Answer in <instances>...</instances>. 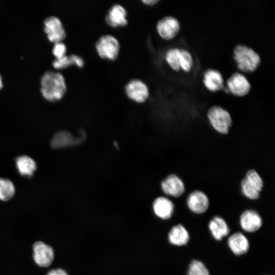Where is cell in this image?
Here are the masks:
<instances>
[{
  "label": "cell",
  "instance_id": "ba28073f",
  "mask_svg": "<svg viewBox=\"0 0 275 275\" xmlns=\"http://www.w3.org/2000/svg\"><path fill=\"white\" fill-rule=\"evenodd\" d=\"M185 202L189 210L197 214L206 212L210 203L207 194L199 189H195L189 192L186 197Z\"/></svg>",
  "mask_w": 275,
  "mask_h": 275
},
{
  "label": "cell",
  "instance_id": "277c9868",
  "mask_svg": "<svg viewBox=\"0 0 275 275\" xmlns=\"http://www.w3.org/2000/svg\"><path fill=\"white\" fill-rule=\"evenodd\" d=\"M95 46L100 58L111 61L118 58L121 48L119 40L110 34L101 36L96 42Z\"/></svg>",
  "mask_w": 275,
  "mask_h": 275
},
{
  "label": "cell",
  "instance_id": "f546056e",
  "mask_svg": "<svg viewBox=\"0 0 275 275\" xmlns=\"http://www.w3.org/2000/svg\"><path fill=\"white\" fill-rule=\"evenodd\" d=\"M159 2H160L159 0H142V2L144 5L148 6H152L155 5Z\"/></svg>",
  "mask_w": 275,
  "mask_h": 275
},
{
  "label": "cell",
  "instance_id": "484cf974",
  "mask_svg": "<svg viewBox=\"0 0 275 275\" xmlns=\"http://www.w3.org/2000/svg\"><path fill=\"white\" fill-rule=\"evenodd\" d=\"M194 60L191 53L186 49H180V69L189 72L193 66Z\"/></svg>",
  "mask_w": 275,
  "mask_h": 275
},
{
  "label": "cell",
  "instance_id": "52a82bcc",
  "mask_svg": "<svg viewBox=\"0 0 275 275\" xmlns=\"http://www.w3.org/2000/svg\"><path fill=\"white\" fill-rule=\"evenodd\" d=\"M124 91L128 98L139 103L145 102L150 95L147 85L138 78L129 80L125 86Z\"/></svg>",
  "mask_w": 275,
  "mask_h": 275
},
{
  "label": "cell",
  "instance_id": "ffe728a7",
  "mask_svg": "<svg viewBox=\"0 0 275 275\" xmlns=\"http://www.w3.org/2000/svg\"><path fill=\"white\" fill-rule=\"evenodd\" d=\"M209 228L213 237L220 240L229 233L226 221L219 216H214L209 222Z\"/></svg>",
  "mask_w": 275,
  "mask_h": 275
},
{
  "label": "cell",
  "instance_id": "e0dca14e",
  "mask_svg": "<svg viewBox=\"0 0 275 275\" xmlns=\"http://www.w3.org/2000/svg\"><path fill=\"white\" fill-rule=\"evenodd\" d=\"M228 244L232 252L236 255L246 253L249 248L248 239L240 232L231 235L228 239Z\"/></svg>",
  "mask_w": 275,
  "mask_h": 275
},
{
  "label": "cell",
  "instance_id": "5bb4252c",
  "mask_svg": "<svg viewBox=\"0 0 275 275\" xmlns=\"http://www.w3.org/2000/svg\"><path fill=\"white\" fill-rule=\"evenodd\" d=\"M153 209L157 217L162 219H168L174 213L175 205L169 197L159 196L153 202Z\"/></svg>",
  "mask_w": 275,
  "mask_h": 275
},
{
  "label": "cell",
  "instance_id": "3957f363",
  "mask_svg": "<svg viewBox=\"0 0 275 275\" xmlns=\"http://www.w3.org/2000/svg\"><path fill=\"white\" fill-rule=\"evenodd\" d=\"M233 58L238 68L244 72L255 71L261 63L259 54L253 48L245 45H238L233 50Z\"/></svg>",
  "mask_w": 275,
  "mask_h": 275
},
{
  "label": "cell",
  "instance_id": "6da1fadb",
  "mask_svg": "<svg viewBox=\"0 0 275 275\" xmlns=\"http://www.w3.org/2000/svg\"><path fill=\"white\" fill-rule=\"evenodd\" d=\"M40 83L41 95L49 102L59 101L67 92L64 76L58 72L46 71L42 75Z\"/></svg>",
  "mask_w": 275,
  "mask_h": 275
},
{
  "label": "cell",
  "instance_id": "83f0119b",
  "mask_svg": "<svg viewBox=\"0 0 275 275\" xmlns=\"http://www.w3.org/2000/svg\"><path fill=\"white\" fill-rule=\"evenodd\" d=\"M67 48L63 42L54 43L52 49V53L55 59H60L66 55Z\"/></svg>",
  "mask_w": 275,
  "mask_h": 275
},
{
  "label": "cell",
  "instance_id": "7a4b0ae2",
  "mask_svg": "<svg viewBox=\"0 0 275 275\" xmlns=\"http://www.w3.org/2000/svg\"><path fill=\"white\" fill-rule=\"evenodd\" d=\"M206 116L212 128L217 133L226 135L232 125L233 119L230 112L219 105L209 108Z\"/></svg>",
  "mask_w": 275,
  "mask_h": 275
},
{
  "label": "cell",
  "instance_id": "cb8c5ba5",
  "mask_svg": "<svg viewBox=\"0 0 275 275\" xmlns=\"http://www.w3.org/2000/svg\"><path fill=\"white\" fill-rule=\"evenodd\" d=\"M15 192L14 185L11 180L0 178V200H9L14 196Z\"/></svg>",
  "mask_w": 275,
  "mask_h": 275
},
{
  "label": "cell",
  "instance_id": "8fae6325",
  "mask_svg": "<svg viewBox=\"0 0 275 275\" xmlns=\"http://www.w3.org/2000/svg\"><path fill=\"white\" fill-rule=\"evenodd\" d=\"M33 258L35 263L42 267H48L54 258L52 248L42 241H37L33 245Z\"/></svg>",
  "mask_w": 275,
  "mask_h": 275
},
{
  "label": "cell",
  "instance_id": "ac0fdd59",
  "mask_svg": "<svg viewBox=\"0 0 275 275\" xmlns=\"http://www.w3.org/2000/svg\"><path fill=\"white\" fill-rule=\"evenodd\" d=\"M15 165L19 174L23 177H31L36 170L35 160L28 155H21L15 160Z\"/></svg>",
  "mask_w": 275,
  "mask_h": 275
},
{
  "label": "cell",
  "instance_id": "5b68a950",
  "mask_svg": "<svg viewBox=\"0 0 275 275\" xmlns=\"http://www.w3.org/2000/svg\"><path fill=\"white\" fill-rule=\"evenodd\" d=\"M160 188L165 196L175 199L180 198L186 191L184 181L175 173L167 175L161 180Z\"/></svg>",
  "mask_w": 275,
  "mask_h": 275
},
{
  "label": "cell",
  "instance_id": "4dcf8cb0",
  "mask_svg": "<svg viewBox=\"0 0 275 275\" xmlns=\"http://www.w3.org/2000/svg\"><path fill=\"white\" fill-rule=\"evenodd\" d=\"M3 81L2 76L0 74V90L3 88Z\"/></svg>",
  "mask_w": 275,
  "mask_h": 275
},
{
  "label": "cell",
  "instance_id": "4316f807",
  "mask_svg": "<svg viewBox=\"0 0 275 275\" xmlns=\"http://www.w3.org/2000/svg\"><path fill=\"white\" fill-rule=\"evenodd\" d=\"M187 275H209V272L202 262L194 260L189 266Z\"/></svg>",
  "mask_w": 275,
  "mask_h": 275
},
{
  "label": "cell",
  "instance_id": "44dd1931",
  "mask_svg": "<svg viewBox=\"0 0 275 275\" xmlns=\"http://www.w3.org/2000/svg\"><path fill=\"white\" fill-rule=\"evenodd\" d=\"M168 237L171 244L178 246L186 244L189 239V235L187 231L180 224L176 225L171 229L169 233Z\"/></svg>",
  "mask_w": 275,
  "mask_h": 275
},
{
  "label": "cell",
  "instance_id": "d4e9b609",
  "mask_svg": "<svg viewBox=\"0 0 275 275\" xmlns=\"http://www.w3.org/2000/svg\"><path fill=\"white\" fill-rule=\"evenodd\" d=\"M244 178L259 192H261L264 187V181L260 174L255 169L248 170L244 176Z\"/></svg>",
  "mask_w": 275,
  "mask_h": 275
},
{
  "label": "cell",
  "instance_id": "8992f818",
  "mask_svg": "<svg viewBox=\"0 0 275 275\" xmlns=\"http://www.w3.org/2000/svg\"><path fill=\"white\" fill-rule=\"evenodd\" d=\"M43 31L48 40L53 44L63 42L67 34L60 19L55 16H50L43 21Z\"/></svg>",
  "mask_w": 275,
  "mask_h": 275
},
{
  "label": "cell",
  "instance_id": "7402d4cb",
  "mask_svg": "<svg viewBox=\"0 0 275 275\" xmlns=\"http://www.w3.org/2000/svg\"><path fill=\"white\" fill-rule=\"evenodd\" d=\"M165 60L168 65L175 71L180 69V49L173 47L169 49L165 53Z\"/></svg>",
  "mask_w": 275,
  "mask_h": 275
},
{
  "label": "cell",
  "instance_id": "4fadbf2b",
  "mask_svg": "<svg viewBox=\"0 0 275 275\" xmlns=\"http://www.w3.org/2000/svg\"><path fill=\"white\" fill-rule=\"evenodd\" d=\"M240 224L243 230L254 232L260 229L262 219L258 212L254 209H245L240 216Z\"/></svg>",
  "mask_w": 275,
  "mask_h": 275
},
{
  "label": "cell",
  "instance_id": "9a60e30c",
  "mask_svg": "<svg viewBox=\"0 0 275 275\" xmlns=\"http://www.w3.org/2000/svg\"><path fill=\"white\" fill-rule=\"evenodd\" d=\"M203 82L208 91L215 92L224 88V80L221 73L216 69H208L203 75Z\"/></svg>",
  "mask_w": 275,
  "mask_h": 275
},
{
  "label": "cell",
  "instance_id": "f1b7e54d",
  "mask_svg": "<svg viewBox=\"0 0 275 275\" xmlns=\"http://www.w3.org/2000/svg\"><path fill=\"white\" fill-rule=\"evenodd\" d=\"M47 275H68V274L63 269L58 268L50 270Z\"/></svg>",
  "mask_w": 275,
  "mask_h": 275
},
{
  "label": "cell",
  "instance_id": "2e32d148",
  "mask_svg": "<svg viewBox=\"0 0 275 275\" xmlns=\"http://www.w3.org/2000/svg\"><path fill=\"white\" fill-rule=\"evenodd\" d=\"M84 138V133L80 136L75 138L67 131H61L53 136L51 141V146L57 149L76 145L81 142Z\"/></svg>",
  "mask_w": 275,
  "mask_h": 275
},
{
  "label": "cell",
  "instance_id": "7c38bea8",
  "mask_svg": "<svg viewBox=\"0 0 275 275\" xmlns=\"http://www.w3.org/2000/svg\"><path fill=\"white\" fill-rule=\"evenodd\" d=\"M127 12L121 5L115 4L108 10L105 21L107 25L114 28L124 27L127 25Z\"/></svg>",
  "mask_w": 275,
  "mask_h": 275
},
{
  "label": "cell",
  "instance_id": "d6986e66",
  "mask_svg": "<svg viewBox=\"0 0 275 275\" xmlns=\"http://www.w3.org/2000/svg\"><path fill=\"white\" fill-rule=\"evenodd\" d=\"M52 65L54 69L58 70L64 69L72 66L82 68L85 66V61L81 57L72 54L66 55L60 59H55L52 62Z\"/></svg>",
  "mask_w": 275,
  "mask_h": 275
},
{
  "label": "cell",
  "instance_id": "30bf717a",
  "mask_svg": "<svg viewBox=\"0 0 275 275\" xmlns=\"http://www.w3.org/2000/svg\"><path fill=\"white\" fill-rule=\"evenodd\" d=\"M227 89L233 95L244 97L250 92L251 85L246 76L239 72L232 74L226 81Z\"/></svg>",
  "mask_w": 275,
  "mask_h": 275
},
{
  "label": "cell",
  "instance_id": "603a6c76",
  "mask_svg": "<svg viewBox=\"0 0 275 275\" xmlns=\"http://www.w3.org/2000/svg\"><path fill=\"white\" fill-rule=\"evenodd\" d=\"M240 191L242 195L250 201H257L260 198V192L251 185L244 178L240 183Z\"/></svg>",
  "mask_w": 275,
  "mask_h": 275
},
{
  "label": "cell",
  "instance_id": "9c48e42d",
  "mask_svg": "<svg viewBox=\"0 0 275 275\" xmlns=\"http://www.w3.org/2000/svg\"><path fill=\"white\" fill-rule=\"evenodd\" d=\"M156 30L160 38L164 40L170 41L178 34L180 30V22L174 16H164L156 23Z\"/></svg>",
  "mask_w": 275,
  "mask_h": 275
}]
</instances>
